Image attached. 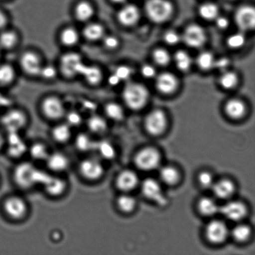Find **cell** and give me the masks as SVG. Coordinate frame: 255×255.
Segmentation results:
<instances>
[{"label":"cell","instance_id":"obj_1","mask_svg":"<svg viewBox=\"0 0 255 255\" xmlns=\"http://www.w3.org/2000/svg\"><path fill=\"white\" fill-rule=\"evenodd\" d=\"M47 176L27 162L17 165L13 173L14 182L22 189H29L37 184H43Z\"/></svg>","mask_w":255,"mask_h":255},{"label":"cell","instance_id":"obj_2","mask_svg":"<svg viewBox=\"0 0 255 255\" xmlns=\"http://www.w3.org/2000/svg\"><path fill=\"white\" fill-rule=\"evenodd\" d=\"M148 92L142 85L129 83L125 87L123 98L125 103L132 110L141 109L146 104L148 99Z\"/></svg>","mask_w":255,"mask_h":255},{"label":"cell","instance_id":"obj_3","mask_svg":"<svg viewBox=\"0 0 255 255\" xmlns=\"http://www.w3.org/2000/svg\"><path fill=\"white\" fill-rule=\"evenodd\" d=\"M145 11L151 21L161 23L171 16L173 6L168 0H148L145 5Z\"/></svg>","mask_w":255,"mask_h":255},{"label":"cell","instance_id":"obj_4","mask_svg":"<svg viewBox=\"0 0 255 255\" xmlns=\"http://www.w3.org/2000/svg\"><path fill=\"white\" fill-rule=\"evenodd\" d=\"M2 210L5 215L10 219L19 221L26 217L28 206L22 197L12 196L7 197L2 203Z\"/></svg>","mask_w":255,"mask_h":255},{"label":"cell","instance_id":"obj_5","mask_svg":"<svg viewBox=\"0 0 255 255\" xmlns=\"http://www.w3.org/2000/svg\"><path fill=\"white\" fill-rule=\"evenodd\" d=\"M84 65L81 56L75 52L65 54L60 59V69L62 74L69 79L80 76Z\"/></svg>","mask_w":255,"mask_h":255},{"label":"cell","instance_id":"obj_6","mask_svg":"<svg viewBox=\"0 0 255 255\" xmlns=\"http://www.w3.org/2000/svg\"><path fill=\"white\" fill-rule=\"evenodd\" d=\"M81 176L89 181H97L103 177L105 169L103 164L96 157H89L82 161L79 166Z\"/></svg>","mask_w":255,"mask_h":255},{"label":"cell","instance_id":"obj_7","mask_svg":"<svg viewBox=\"0 0 255 255\" xmlns=\"http://www.w3.org/2000/svg\"><path fill=\"white\" fill-rule=\"evenodd\" d=\"M160 155L157 150L152 147H146L137 152L134 162L139 169L144 171H152L159 166Z\"/></svg>","mask_w":255,"mask_h":255},{"label":"cell","instance_id":"obj_8","mask_svg":"<svg viewBox=\"0 0 255 255\" xmlns=\"http://www.w3.org/2000/svg\"><path fill=\"white\" fill-rule=\"evenodd\" d=\"M42 113L47 119L57 121L66 116L63 102L58 97L49 96L42 101L41 106Z\"/></svg>","mask_w":255,"mask_h":255},{"label":"cell","instance_id":"obj_9","mask_svg":"<svg viewBox=\"0 0 255 255\" xmlns=\"http://www.w3.org/2000/svg\"><path fill=\"white\" fill-rule=\"evenodd\" d=\"M141 191L147 199L160 206H166L167 199L158 182L154 179H144L141 185Z\"/></svg>","mask_w":255,"mask_h":255},{"label":"cell","instance_id":"obj_10","mask_svg":"<svg viewBox=\"0 0 255 255\" xmlns=\"http://www.w3.org/2000/svg\"><path fill=\"white\" fill-rule=\"evenodd\" d=\"M26 114L19 110H11L2 117L1 122L8 132H18L26 126Z\"/></svg>","mask_w":255,"mask_h":255},{"label":"cell","instance_id":"obj_11","mask_svg":"<svg viewBox=\"0 0 255 255\" xmlns=\"http://www.w3.org/2000/svg\"><path fill=\"white\" fill-rule=\"evenodd\" d=\"M166 117L163 112L156 110L147 115L145 120V128L152 135H159L164 131L166 127Z\"/></svg>","mask_w":255,"mask_h":255},{"label":"cell","instance_id":"obj_12","mask_svg":"<svg viewBox=\"0 0 255 255\" xmlns=\"http://www.w3.org/2000/svg\"><path fill=\"white\" fill-rule=\"evenodd\" d=\"M19 64L22 71L30 76H39L42 66L39 55L33 51H27L22 54Z\"/></svg>","mask_w":255,"mask_h":255},{"label":"cell","instance_id":"obj_13","mask_svg":"<svg viewBox=\"0 0 255 255\" xmlns=\"http://www.w3.org/2000/svg\"><path fill=\"white\" fill-rule=\"evenodd\" d=\"M228 234V229L226 225L218 220L210 222L206 227V238L212 244L222 243L226 241Z\"/></svg>","mask_w":255,"mask_h":255},{"label":"cell","instance_id":"obj_14","mask_svg":"<svg viewBox=\"0 0 255 255\" xmlns=\"http://www.w3.org/2000/svg\"><path fill=\"white\" fill-rule=\"evenodd\" d=\"M237 26L243 31L253 29L255 25V11L254 7L244 6L237 10L236 14Z\"/></svg>","mask_w":255,"mask_h":255},{"label":"cell","instance_id":"obj_15","mask_svg":"<svg viewBox=\"0 0 255 255\" xmlns=\"http://www.w3.org/2000/svg\"><path fill=\"white\" fill-rule=\"evenodd\" d=\"M185 43L192 47H200L206 41V34L202 27L197 24L190 25L184 34Z\"/></svg>","mask_w":255,"mask_h":255},{"label":"cell","instance_id":"obj_16","mask_svg":"<svg viewBox=\"0 0 255 255\" xmlns=\"http://www.w3.org/2000/svg\"><path fill=\"white\" fill-rule=\"evenodd\" d=\"M219 211L227 219L232 221H241L247 214L246 207L239 201H231L224 204Z\"/></svg>","mask_w":255,"mask_h":255},{"label":"cell","instance_id":"obj_17","mask_svg":"<svg viewBox=\"0 0 255 255\" xmlns=\"http://www.w3.org/2000/svg\"><path fill=\"white\" fill-rule=\"evenodd\" d=\"M138 177L131 170H124L120 172L116 181L117 188L124 192H128L135 188L138 184Z\"/></svg>","mask_w":255,"mask_h":255},{"label":"cell","instance_id":"obj_18","mask_svg":"<svg viewBox=\"0 0 255 255\" xmlns=\"http://www.w3.org/2000/svg\"><path fill=\"white\" fill-rule=\"evenodd\" d=\"M45 191L52 197H59L66 191V181L58 177L47 176L43 182Z\"/></svg>","mask_w":255,"mask_h":255},{"label":"cell","instance_id":"obj_19","mask_svg":"<svg viewBox=\"0 0 255 255\" xmlns=\"http://www.w3.org/2000/svg\"><path fill=\"white\" fill-rule=\"evenodd\" d=\"M47 166L51 171L62 172L69 166V160L66 155L61 152L49 153L46 159Z\"/></svg>","mask_w":255,"mask_h":255},{"label":"cell","instance_id":"obj_20","mask_svg":"<svg viewBox=\"0 0 255 255\" xmlns=\"http://www.w3.org/2000/svg\"><path fill=\"white\" fill-rule=\"evenodd\" d=\"M117 18L120 23L124 26H132L139 18V9L135 5L127 4L120 10Z\"/></svg>","mask_w":255,"mask_h":255},{"label":"cell","instance_id":"obj_21","mask_svg":"<svg viewBox=\"0 0 255 255\" xmlns=\"http://www.w3.org/2000/svg\"><path fill=\"white\" fill-rule=\"evenodd\" d=\"M7 152L10 156L17 158L27 151L26 144L19 137L18 132H8Z\"/></svg>","mask_w":255,"mask_h":255},{"label":"cell","instance_id":"obj_22","mask_svg":"<svg viewBox=\"0 0 255 255\" xmlns=\"http://www.w3.org/2000/svg\"><path fill=\"white\" fill-rule=\"evenodd\" d=\"M95 14L94 5L87 0H81L75 6L74 15L80 22H88Z\"/></svg>","mask_w":255,"mask_h":255},{"label":"cell","instance_id":"obj_23","mask_svg":"<svg viewBox=\"0 0 255 255\" xmlns=\"http://www.w3.org/2000/svg\"><path fill=\"white\" fill-rule=\"evenodd\" d=\"M177 85V79L173 74L165 72L157 77L156 87L162 93H172L176 89Z\"/></svg>","mask_w":255,"mask_h":255},{"label":"cell","instance_id":"obj_24","mask_svg":"<svg viewBox=\"0 0 255 255\" xmlns=\"http://www.w3.org/2000/svg\"><path fill=\"white\" fill-rule=\"evenodd\" d=\"M80 76L84 77L85 81L91 86H97L101 83L103 75L101 70L96 66H87L84 64Z\"/></svg>","mask_w":255,"mask_h":255},{"label":"cell","instance_id":"obj_25","mask_svg":"<svg viewBox=\"0 0 255 255\" xmlns=\"http://www.w3.org/2000/svg\"><path fill=\"white\" fill-rule=\"evenodd\" d=\"M212 187L214 194L220 199L229 198L235 191L233 182L228 179L221 180L214 182Z\"/></svg>","mask_w":255,"mask_h":255},{"label":"cell","instance_id":"obj_26","mask_svg":"<svg viewBox=\"0 0 255 255\" xmlns=\"http://www.w3.org/2000/svg\"><path fill=\"white\" fill-rule=\"evenodd\" d=\"M83 35L87 40L94 42L99 41L105 36V29L103 26L97 22L89 23L83 29Z\"/></svg>","mask_w":255,"mask_h":255},{"label":"cell","instance_id":"obj_27","mask_svg":"<svg viewBox=\"0 0 255 255\" xmlns=\"http://www.w3.org/2000/svg\"><path fill=\"white\" fill-rule=\"evenodd\" d=\"M52 137L55 141L59 143H65L69 141L72 136L71 127L67 124L57 125L52 130Z\"/></svg>","mask_w":255,"mask_h":255},{"label":"cell","instance_id":"obj_28","mask_svg":"<svg viewBox=\"0 0 255 255\" xmlns=\"http://www.w3.org/2000/svg\"><path fill=\"white\" fill-rule=\"evenodd\" d=\"M59 37L62 44L66 47L76 46L80 37L77 30L72 27H67L62 30Z\"/></svg>","mask_w":255,"mask_h":255},{"label":"cell","instance_id":"obj_29","mask_svg":"<svg viewBox=\"0 0 255 255\" xmlns=\"http://www.w3.org/2000/svg\"><path fill=\"white\" fill-rule=\"evenodd\" d=\"M99 156L105 159L111 160L116 157V150L114 145L107 140L96 142L95 149Z\"/></svg>","mask_w":255,"mask_h":255},{"label":"cell","instance_id":"obj_30","mask_svg":"<svg viewBox=\"0 0 255 255\" xmlns=\"http://www.w3.org/2000/svg\"><path fill=\"white\" fill-rule=\"evenodd\" d=\"M18 37L16 32L10 30L0 31V49L9 50L16 46Z\"/></svg>","mask_w":255,"mask_h":255},{"label":"cell","instance_id":"obj_31","mask_svg":"<svg viewBox=\"0 0 255 255\" xmlns=\"http://www.w3.org/2000/svg\"><path fill=\"white\" fill-rule=\"evenodd\" d=\"M87 127L90 131L97 134H103L107 129L106 120L98 115H94L90 117L87 121Z\"/></svg>","mask_w":255,"mask_h":255},{"label":"cell","instance_id":"obj_32","mask_svg":"<svg viewBox=\"0 0 255 255\" xmlns=\"http://www.w3.org/2000/svg\"><path fill=\"white\" fill-rule=\"evenodd\" d=\"M226 112L231 118L237 119L243 117L246 112V108L244 104L239 100L232 99L227 102Z\"/></svg>","mask_w":255,"mask_h":255},{"label":"cell","instance_id":"obj_33","mask_svg":"<svg viewBox=\"0 0 255 255\" xmlns=\"http://www.w3.org/2000/svg\"><path fill=\"white\" fill-rule=\"evenodd\" d=\"M198 208L200 212L206 216H212L219 211L216 201L209 197H204L200 200Z\"/></svg>","mask_w":255,"mask_h":255},{"label":"cell","instance_id":"obj_34","mask_svg":"<svg viewBox=\"0 0 255 255\" xmlns=\"http://www.w3.org/2000/svg\"><path fill=\"white\" fill-rule=\"evenodd\" d=\"M96 142L92 139L91 136L86 133H80L77 135L76 141V146L81 152H89L94 150Z\"/></svg>","mask_w":255,"mask_h":255},{"label":"cell","instance_id":"obj_35","mask_svg":"<svg viewBox=\"0 0 255 255\" xmlns=\"http://www.w3.org/2000/svg\"><path fill=\"white\" fill-rule=\"evenodd\" d=\"M16 73L13 67L8 64L0 65V86H6L14 81Z\"/></svg>","mask_w":255,"mask_h":255},{"label":"cell","instance_id":"obj_36","mask_svg":"<svg viewBox=\"0 0 255 255\" xmlns=\"http://www.w3.org/2000/svg\"><path fill=\"white\" fill-rule=\"evenodd\" d=\"M159 176L161 181L168 185L176 184L179 177V172L177 170L169 166L162 167L159 171Z\"/></svg>","mask_w":255,"mask_h":255},{"label":"cell","instance_id":"obj_37","mask_svg":"<svg viewBox=\"0 0 255 255\" xmlns=\"http://www.w3.org/2000/svg\"><path fill=\"white\" fill-rule=\"evenodd\" d=\"M29 153L32 159L36 161H46L49 154L47 146L42 142H36L32 145Z\"/></svg>","mask_w":255,"mask_h":255},{"label":"cell","instance_id":"obj_38","mask_svg":"<svg viewBox=\"0 0 255 255\" xmlns=\"http://www.w3.org/2000/svg\"><path fill=\"white\" fill-rule=\"evenodd\" d=\"M117 206L120 211L125 213H128L134 209L136 206V201L133 197L129 195H122L117 199Z\"/></svg>","mask_w":255,"mask_h":255},{"label":"cell","instance_id":"obj_39","mask_svg":"<svg viewBox=\"0 0 255 255\" xmlns=\"http://www.w3.org/2000/svg\"><path fill=\"white\" fill-rule=\"evenodd\" d=\"M105 112L107 117L112 121L119 122L124 118V112L122 107L116 103L107 104Z\"/></svg>","mask_w":255,"mask_h":255},{"label":"cell","instance_id":"obj_40","mask_svg":"<svg viewBox=\"0 0 255 255\" xmlns=\"http://www.w3.org/2000/svg\"><path fill=\"white\" fill-rule=\"evenodd\" d=\"M200 16L206 20L216 19L218 16V7L212 2H207L201 5L199 10Z\"/></svg>","mask_w":255,"mask_h":255},{"label":"cell","instance_id":"obj_41","mask_svg":"<svg viewBox=\"0 0 255 255\" xmlns=\"http://www.w3.org/2000/svg\"><path fill=\"white\" fill-rule=\"evenodd\" d=\"M175 62L179 70L186 71L191 66V59L186 52L180 51L176 52L174 56Z\"/></svg>","mask_w":255,"mask_h":255},{"label":"cell","instance_id":"obj_42","mask_svg":"<svg viewBox=\"0 0 255 255\" xmlns=\"http://www.w3.org/2000/svg\"><path fill=\"white\" fill-rule=\"evenodd\" d=\"M251 229L246 225H239L234 227L232 231V236L235 241L242 242L246 241L251 236Z\"/></svg>","mask_w":255,"mask_h":255},{"label":"cell","instance_id":"obj_43","mask_svg":"<svg viewBox=\"0 0 255 255\" xmlns=\"http://www.w3.org/2000/svg\"><path fill=\"white\" fill-rule=\"evenodd\" d=\"M197 64L200 68L203 70H209L214 67V59L213 56L208 52H202L197 57Z\"/></svg>","mask_w":255,"mask_h":255},{"label":"cell","instance_id":"obj_44","mask_svg":"<svg viewBox=\"0 0 255 255\" xmlns=\"http://www.w3.org/2000/svg\"><path fill=\"white\" fill-rule=\"evenodd\" d=\"M237 77L233 72H227L222 75L221 78V84L225 89H230L236 86L237 83Z\"/></svg>","mask_w":255,"mask_h":255},{"label":"cell","instance_id":"obj_45","mask_svg":"<svg viewBox=\"0 0 255 255\" xmlns=\"http://www.w3.org/2000/svg\"><path fill=\"white\" fill-rule=\"evenodd\" d=\"M155 62L161 66H166L170 61V56L166 50L159 49L155 50L153 53Z\"/></svg>","mask_w":255,"mask_h":255},{"label":"cell","instance_id":"obj_46","mask_svg":"<svg viewBox=\"0 0 255 255\" xmlns=\"http://www.w3.org/2000/svg\"><path fill=\"white\" fill-rule=\"evenodd\" d=\"M245 37L242 33H237L232 35L227 40V43L232 48H239L245 43Z\"/></svg>","mask_w":255,"mask_h":255},{"label":"cell","instance_id":"obj_47","mask_svg":"<svg viewBox=\"0 0 255 255\" xmlns=\"http://www.w3.org/2000/svg\"><path fill=\"white\" fill-rule=\"evenodd\" d=\"M66 118L67 124L71 127L80 126L82 122L81 114L76 111L70 112L66 114Z\"/></svg>","mask_w":255,"mask_h":255},{"label":"cell","instance_id":"obj_48","mask_svg":"<svg viewBox=\"0 0 255 255\" xmlns=\"http://www.w3.org/2000/svg\"><path fill=\"white\" fill-rule=\"evenodd\" d=\"M198 181L200 185L205 188H209L212 187L214 183L213 176L209 172H202L198 177Z\"/></svg>","mask_w":255,"mask_h":255},{"label":"cell","instance_id":"obj_49","mask_svg":"<svg viewBox=\"0 0 255 255\" xmlns=\"http://www.w3.org/2000/svg\"><path fill=\"white\" fill-rule=\"evenodd\" d=\"M39 76L46 80H52L57 76V70L51 65L42 66Z\"/></svg>","mask_w":255,"mask_h":255},{"label":"cell","instance_id":"obj_50","mask_svg":"<svg viewBox=\"0 0 255 255\" xmlns=\"http://www.w3.org/2000/svg\"><path fill=\"white\" fill-rule=\"evenodd\" d=\"M131 70L129 67L121 66L116 69L114 74L119 77L121 81H127L131 76Z\"/></svg>","mask_w":255,"mask_h":255},{"label":"cell","instance_id":"obj_51","mask_svg":"<svg viewBox=\"0 0 255 255\" xmlns=\"http://www.w3.org/2000/svg\"><path fill=\"white\" fill-rule=\"evenodd\" d=\"M103 42L104 46L109 49H116L119 45V39L116 36L109 35V36H104L103 37Z\"/></svg>","mask_w":255,"mask_h":255},{"label":"cell","instance_id":"obj_52","mask_svg":"<svg viewBox=\"0 0 255 255\" xmlns=\"http://www.w3.org/2000/svg\"><path fill=\"white\" fill-rule=\"evenodd\" d=\"M164 40L166 43L170 45H174L179 41V36L176 32L170 31L165 34Z\"/></svg>","mask_w":255,"mask_h":255},{"label":"cell","instance_id":"obj_53","mask_svg":"<svg viewBox=\"0 0 255 255\" xmlns=\"http://www.w3.org/2000/svg\"><path fill=\"white\" fill-rule=\"evenodd\" d=\"M141 73L142 76L146 78H151L154 77L156 71L153 67L149 66V65H145L141 69Z\"/></svg>","mask_w":255,"mask_h":255},{"label":"cell","instance_id":"obj_54","mask_svg":"<svg viewBox=\"0 0 255 255\" xmlns=\"http://www.w3.org/2000/svg\"><path fill=\"white\" fill-rule=\"evenodd\" d=\"M229 61L226 58H222L214 62V67L220 70H225L229 66Z\"/></svg>","mask_w":255,"mask_h":255},{"label":"cell","instance_id":"obj_55","mask_svg":"<svg viewBox=\"0 0 255 255\" xmlns=\"http://www.w3.org/2000/svg\"><path fill=\"white\" fill-rule=\"evenodd\" d=\"M216 22L217 26L221 29H225L229 26L228 19L224 17H217Z\"/></svg>","mask_w":255,"mask_h":255},{"label":"cell","instance_id":"obj_56","mask_svg":"<svg viewBox=\"0 0 255 255\" xmlns=\"http://www.w3.org/2000/svg\"><path fill=\"white\" fill-rule=\"evenodd\" d=\"M7 17L3 12L0 10V31L4 29L7 24Z\"/></svg>","mask_w":255,"mask_h":255},{"label":"cell","instance_id":"obj_57","mask_svg":"<svg viewBox=\"0 0 255 255\" xmlns=\"http://www.w3.org/2000/svg\"><path fill=\"white\" fill-rule=\"evenodd\" d=\"M121 80H120L119 77L115 74L111 75L109 78V82L111 86H116L120 83V82H121Z\"/></svg>","mask_w":255,"mask_h":255},{"label":"cell","instance_id":"obj_58","mask_svg":"<svg viewBox=\"0 0 255 255\" xmlns=\"http://www.w3.org/2000/svg\"><path fill=\"white\" fill-rule=\"evenodd\" d=\"M5 142H6V138H5L3 135L0 132V150H1L2 148V147L4 146Z\"/></svg>","mask_w":255,"mask_h":255},{"label":"cell","instance_id":"obj_59","mask_svg":"<svg viewBox=\"0 0 255 255\" xmlns=\"http://www.w3.org/2000/svg\"><path fill=\"white\" fill-rule=\"evenodd\" d=\"M112 2L116 4H122L126 2L127 0H111Z\"/></svg>","mask_w":255,"mask_h":255},{"label":"cell","instance_id":"obj_60","mask_svg":"<svg viewBox=\"0 0 255 255\" xmlns=\"http://www.w3.org/2000/svg\"><path fill=\"white\" fill-rule=\"evenodd\" d=\"M0 56H1V49H0Z\"/></svg>","mask_w":255,"mask_h":255}]
</instances>
